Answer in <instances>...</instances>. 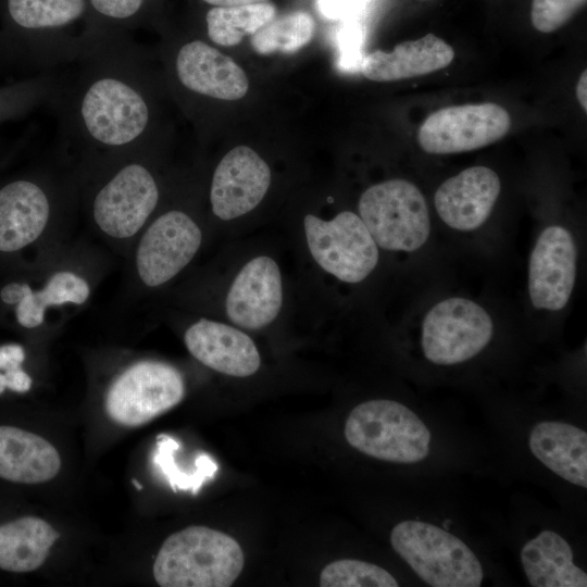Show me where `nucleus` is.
<instances>
[{"instance_id":"33","label":"nucleus","mask_w":587,"mask_h":587,"mask_svg":"<svg viewBox=\"0 0 587 587\" xmlns=\"http://www.w3.org/2000/svg\"><path fill=\"white\" fill-rule=\"evenodd\" d=\"M143 0H91L93 8L111 17L125 18L135 14Z\"/></svg>"},{"instance_id":"16","label":"nucleus","mask_w":587,"mask_h":587,"mask_svg":"<svg viewBox=\"0 0 587 587\" xmlns=\"http://www.w3.org/2000/svg\"><path fill=\"white\" fill-rule=\"evenodd\" d=\"M184 341L192 357L221 374L248 377L261 366L255 342L233 324L201 319L187 328Z\"/></svg>"},{"instance_id":"38","label":"nucleus","mask_w":587,"mask_h":587,"mask_svg":"<svg viewBox=\"0 0 587 587\" xmlns=\"http://www.w3.org/2000/svg\"><path fill=\"white\" fill-rule=\"evenodd\" d=\"M207 3L214 4L216 7H234L243 4H254L266 2L267 0H203Z\"/></svg>"},{"instance_id":"14","label":"nucleus","mask_w":587,"mask_h":587,"mask_svg":"<svg viewBox=\"0 0 587 587\" xmlns=\"http://www.w3.org/2000/svg\"><path fill=\"white\" fill-rule=\"evenodd\" d=\"M82 114L91 136L108 145L132 141L148 122V109L139 93L112 78L98 80L89 88Z\"/></svg>"},{"instance_id":"24","label":"nucleus","mask_w":587,"mask_h":587,"mask_svg":"<svg viewBox=\"0 0 587 587\" xmlns=\"http://www.w3.org/2000/svg\"><path fill=\"white\" fill-rule=\"evenodd\" d=\"M275 15L276 8L268 2L215 7L207 14L208 35L220 46H236L243 37L255 34Z\"/></svg>"},{"instance_id":"1","label":"nucleus","mask_w":587,"mask_h":587,"mask_svg":"<svg viewBox=\"0 0 587 587\" xmlns=\"http://www.w3.org/2000/svg\"><path fill=\"white\" fill-rule=\"evenodd\" d=\"M243 563L235 538L207 526H189L164 540L152 572L161 587H228Z\"/></svg>"},{"instance_id":"13","label":"nucleus","mask_w":587,"mask_h":587,"mask_svg":"<svg viewBox=\"0 0 587 587\" xmlns=\"http://www.w3.org/2000/svg\"><path fill=\"white\" fill-rule=\"evenodd\" d=\"M159 199L151 174L139 164L121 170L97 195L93 216L98 226L114 238L135 235Z\"/></svg>"},{"instance_id":"10","label":"nucleus","mask_w":587,"mask_h":587,"mask_svg":"<svg viewBox=\"0 0 587 587\" xmlns=\"http://www.w3.org/2000/svg\"><path fill=\"white\" fill-rule=\"evenodd\" d=\"M284 303L283 275L277 262L260 254L237 272L225 297L230 324L243 330H259L272 324Z\"/></svg>"},{"instance_id":"34","label":"nucleus","mask_w":587,"mask_h":587,"mask_svg":"<svg viewBox=\"0 0 587 587\" xmlns=\"http://www.w3.org/2000/svg\"><path fill=\"white\" fill-rule=\"evenodd\" d=\"M25 360V352L22 346L11 344L0 347V370L9 371L20 367Z\"/></svg>"},{"instance_id":"19","label":"nucleus","mask_w":587,"mask_h":587,"mask_svg":"<svg viewBox=\"0 0 587 587\" xmlns=\"http://www.w3.org/2000/svg\"><path fill=\"white\" fill-rule=\"evenodd\" d=\"M61 457L41 436L15 426H0V478L41 484L60 472Z\"/></svg>"},{"instance_id":"23","label":"nucleus","mask_w":587,"mask_h":587,"mask_svg":"<svg viewBox=\"0 0 587 587\" xmlns=\"http://www.w3.org/2000/svg\"><path fill=\"white\" fill-rule=\"evenodd\" d=\"M60 534L45 520L23 516L0 525V569L13 573L40 567Z\"/></svg>"},{"instance_id":"40","label":"nucleus","mask_w":587,"mask_h":587,"mask_svg":"<svg viewBox=\"0 0 587 587\" xmlns=\"http://www.w3.org/2000/svg\"><path fill=\"white\" fill-rule=\"evenodd\" d=\"M132 483L136 486L138 490L142 488L141 485L136 479H133Z\"/></svg>"},{"instance_id":"15","label":"nucleus","mask_w":587,"mask_h":587,"mask_svg":"<svg viewBox=\"0 0 587 587\" xmlns=\"http://www.w3.org/2000/svg\"><path fill=\"white\" fill-rule=\"evenodd\" d=\"M500 190V178L494 170L472 166L445 180L435 192L434 203L447 226L471 232L487 221Z\"/></svg>"},{"instance_id":"25","label":"nucleus","mask_w":587,"mask_h":587,"mask_svg":"<svg viewBox=\"0 0 587 587\" xmlns=\"http://www.w3.org/2000/svg\"><path fill=\"white\" fill-rule=\"evenodd\" d=\"M90 294L85 279L71 272L54 274L45 288L34 292L30 288L17 303V322L27 328L39 326L43 322L45 311L50 305L66 302L84 303Z\"/></svg>"},{"instance_id":"11","label":"nucleus","mask_w":587,"mask_h":587,"mask_svg":"<svg viewBox=\"0 0 587 587\" xmlns=\"http://www.w3.org/2000/svg\"><path fill=\"white\" fill-rule=\"evenodd\" d=\"M576 279V246L560 225L546 227L528 261V295L536 309L559 311L572 295Z\"/></svg>"},{"instance_id":"2","label":"nucleus","mask_w":587,"mask_h":587,"mask_svg":"<svg viewBox=\"0 0 587 587\" xmlns=\"http://www.w3.org/2000/svg\"><path fill=\"white\" fill-rule=\"evenodd\" d=\"M345 437L360 452L388 462L416 463L429 452V429L412 410L395 400L358 404L348 415Z\"/></svg>"},{"instance_id":"4","label":"nucleus","mask_w":587,"mask_h":587,"mask_svg":"<svg viewBox=\"0 0 587 587\" xmlns=\"http://www.w3.org/2000/svg\"><path fill=\"white\" fill-rule=\"evenodd\" d=\"M358 214L378 248L386 251H416L430 234L424 195L407 179H387L366 188L360 196Z\"/></svg>"},{"instance_id":"5","label":"nucleus","mask_w":587,"mask_h":587,"mask_svg":"<svg viewBox=\"0 0 587 587\" xmlns=\"http://www.w3.org/2000/svg\"><path fill=\"white\" fill-rule=\"evenodd\" d=\"M303 235L315 264L345 284H359L376 268L379 248L358 213L349 210L332 218L307 214Z\"/></svg>"},{"instance_id":"28","label":"nucleus","mask_w":587,"mask_h":587,"mask_svg":"<svg viewBox=\"0 0 587 587\" xmlns=\"http://www.w3.org/2000/svg\"><path fill=\"white\" fill-rule=\"evenodd\" d=\"M397 579L385 569L355 559H341L321 572V587H397Z\"/></svg>"},{"instance_id":"31","label":"nucleus","mask_w":587,"mask_h":587,"mask_svg":"<svg viewBox=\"0 0 587 587\" xmlns=\"http://www.w3.org/2000/svg\"><path fill=\"white\" fill-rule=\"evenodd\" d=\"M178 448L179 445L174 438L166 435H160L158 437L154 462L174 490L177 488L191 490L195 495L201 488L202 484L186 471L178 467L174 460V454Z\"/></svg>"},{"instance_id":"39","label":"nucleus","mask_w":587,"mask_h":587,"mask_svg":"<svg viewBox=\"0 0 587 587\" xmlns=\"http://www.w3.org/2000/svg\"><path fill=\"white\" fill-rule=\"evenodd\" d=\"M7 388L5 377L4 374L0 373V395Z\"/></svg>"},{"instance_id":"21","label":"nucleus","mask_w":587,"mask_h":587,"mask_svg":"<svg viewBox=\"0 0 587 587\" xmlns=\"http://www.w3.org/2000/svg\"><path fill=\"white\" fill-rule=\"evenodd\" d=\"M532 453L563 479L587 487V434L572 424L545 421L529 434Z\"/></svg>"},{"instance_id":"17","label":"nucleus","mask_w":587,"mask_h":587,"mask_svg":"<svg viewBox=\"0 0 587 587\" xmlns=\"http://www.w3.org/2000/svg\"><path fill=\"white\" fill-rule=\"evenodd\" d=\"M176 70L184 86L212 98L238 100L249 89L245 71L232 58L200 40L179 50Z\"/></svg>"},{"instance_id":"8","label":"nucleus","mask_w":587,"mask_h":587,"mask_svg":"<svg viewBox=\"0 0 587 587\" xmlns=\"http://www.w3.org/2000/svg\"><path fill=\"white\" fill-rule=\"evenodd\" d=\"M510 127V114L497 103L452 105L425 118L419 128L417 141L430 154L460 153L500 140Z\"/></svg>"},{"instance_id":"35","label":"nucleus","mask_w":587,"mask_h":587,"mask_svg":"<svg viewBox=\"0 0 587 587\" xmlns=\"http://www.w3.org/2000/svg\"><path fill=\"white\" fill-rule=\"evenodd\" d=\"M7 388L15 392H26L32 387V378L21 366L5 371L4 373Z\"/></svg>"},{"instance_id":"18","label":"nucleus","mask_w":587,"mask_h":587,"mask_svg":"<svg viewBox=\"0 0 587 587\" xmlns=\"http://www.w3.org/2000/svg\"><path fill=\"white\" fill-rule=\"evenodd\" d=\"M453 58L454 51L449 43L427 34L397 45L391 52L376 50L364 55L360 72L374 82H395L439 71Z\"/></svg>"},{"instance_id":"12","label":"nucleus","mask_w":587,"mask_h":587,"mask_svg":"<svg viewBox=\"0 0 587 587\" xmlns=\"http://www.w3.org/2000/svg\"><path fill=\"white\" fill-rule=\"evenodd\" d=\"M268 164L250 147L237 146L217 164L210 189L213 214L225 222L253 211L271 185Z\"/></svg>"},{"instance_id":"22","label":"nucleus","mask_w":587,"mask_h":587,"mask_svg":"<svg viewBox=\"0 0 587 587\" xmlns=\"http://www.w3.org/2000/svg\"><path fill=\"white\" fill-rule=\"evenodd\" d=\"M521 562L533 587H586L587 574L573 562L569 542L552 530H542L527 541Z\"/></svg>"},{"instance_id":"29","label":"nucleus","mask_w":587,"mask_h":587,"mask_svg":"<svg viewBox=\"0 0 587 587\" xmlns=\"http://www.w3.org/2000/svg\"><path fill=\"white\" fill-rule=\"evenodd\" d=\"M340 22L336 30L337 67L344 73L360 72L364 58L365 26L358 17Z\"/></svg>"},{"instance_id":"36","label":"nucleus","mask_w":587,"mask_h":587,"mask_svg":"<svg viewBox=\"0 0 587 587\" xmlns=\"http://www.w3.org/2000/svg\"><path fill=\"white\" fill-rule=\"evenodd\" d=\"M29 288L27 284H9L2 288L0 297L8 304L18 303Z\"/></svg>"},{"instance_id":"7","label":"nucleus","mask_w":587,"mask_h":587,"mask_svg":"<svg viewBox=\"0 0 587 587\" xmlns=\"http://www.w3.org/2000/svg\"><path fill=\"white\" fill-rule=\"evenodd\" d=\"M492 335L494 322L486 309L471 299L450 297L426 313L421 345L432 363L452 365L478 354Z\"/></svg>"},{"instance_id":"3","label":"nucleus","mask_w":587,"mask_h":587,"mask_svg":"<svg viewBox=\"0 0 587 587\" xmlns=\"http://www.w3.org/2000/svg\"><path fill=\"white\" fill-rule=\"evenodd\" d=\"M394 550L433 587H478L484 577L476 554L460 538L423 521H403L390 533Z\"/></svg>"},{"instance_id":"26","label":"nucleus","mask_w":587,"mask_h":587,"mask_svg":"<svg viewBox=\"0 0 587 587\" xmlns=\"http://www.w3.org/2000/svg\"><path fill=\"white\" fill-rule=\"evenodd\" d=\"M314 27V20L308 12H291L272 18L251 36L250 42L260 54L294 53L311 41Z\"/></svg>"},{"instance_id":"37","label":"nucleus","mask_w":587,"mask_h":587,"mask_svg":"<svg viewBox=\"0 0 587 587\" xmlns=\"http://www.w3.org/2000/svg\"><path fill=\"white\" fill-rule=\"evenodd\" d=\"M587 72L584 70V72L580 74L579 79L576 85V97L577 100L583 108L584 112L587 111Z\"/></svg>"},{"instance_id":"20","label":"nucleus","mask_w":587,"mask_h":587,"mask_svg":"<svg viewBox=\"0 0 587 587\" xmlns=\"http://www.w3.org/2000/svg\"><path fill=\"white\" fill-rule=\"evenodd\" d=\"M49 218L43 191L26 180L13 182L0 190V250L10 252L35 241Z\"/></svg>"},{"instance_id":"30","label":"nucleus","mask_w":587,"mask_h":587,"mask_svg":"<svg viewBox=\"0 0 587 587\" xmlns=\"http://www.w3.org/2000/svg\"><path fill=\"white\" fill-rule=\"evenodd\" d=\"M586 0H533L530 20L540 33H552L565 25Z\"/></svg>"},{"instance_id":"6","label":"nucleus","mask_w":587,"mask_h":587,"mask_svg":"<svg viewBox=\"0 0 587 587\" xmlns=\"http://www.w3.org/2000/svg\"><path fill=\"white\" fill-rule=\"evenodd\" d=\"M184 395L185 383L176 367L145 360L127 367L111 384L104 405L113 422L137 427L173 409Z\"/></svg>"},{"instance_id":"9","label":"nucleus","mask_w":587,"mask_h":587,"mask_svg":"<svg viewBox=\"0 0 587 587\" xmlns=\"http://www.w3.org/2000/svg\"><path fill=\"white\" fill-rule=\"evenodd\" d=\"M202 242L198 224L182 211L159 216L143 234L136 254L140 279L150 287L163 285L189 264Z\"/></svg>"},{"instance_id":"27","label":"nucleus","mask_w":587,"mask_h":587,"mask_svg":"<svg viewBox=\"0 0 587 587\" xmlns=\"http://www.w3.org/2000/svg\"><path fill=\"white\" fill-rule=\"evenodd\" d=\"M84 0H9L12 18L26 28L55 27L76 20Z\"/></svg>"},{"instance_id":"32","label":"nucleus","mask_w":587,"mask_h":587,"mask_svg":"<svg viewBox=\"0 0 587 587\" xmlns=\"http://www.w3.org/2000/svg\"><path fill=\"white\" fill-rule=\"evenodd\" d=\"M374 0H316L319 13L327 20L357 18Z\"/></svg>"}]
</instances>
